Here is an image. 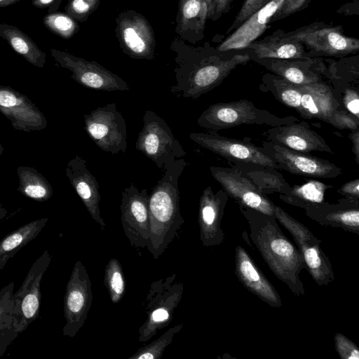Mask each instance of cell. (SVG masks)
Masks as SVG:
<instances>
[{
    "label": "cell",
    "instance_id": "5b68a950",
    "mask_svg": "<svg viewBox=\"0 0 359 359\" xmlns=\"http://www.w3.org/2000/svg\"><path fill=\"white\" fill-rule=\"evenodd\" d=\"M174 273L151 283L144 301L147 319L138 330L140 342H147L170 325L184 292L183 283Z\"/></svg>",
    "mask_w": 359,
    "mask_h": 359
},
{
    "label": "cell",
    "instance_id": "ba28073f",
    "mask_svg": "<svg viewBox=\"0 0 359 359\" xmlns=\"http://www.w3.org/2000/svg\"><path fill=\"white\" fill-rule=\"evenodd\" d=\"M274 215L292 236L300 251L306 270L319 286L329 285L334 280L331 262L322 250L321 241L304 224L275 205Z\"/></svg>",
    "mask_w": 359,
    "mask_h": 359
},
{
    "label": "cell",
    "instance_id": "f35d334b",
    "mask_svg": "<svg viewBox=\"0 0 359 359\" xmlns=\"http://www.w3.org/2000/svg\"><path fill=\"white\" fill-rule=\"evenodd\" d=\"M100 0H68L65 13L76 22H84L99 7Z\"/></svg>",
    "mask_w": 359,
    "mask_h": 359
},
{
    "label": "cell",
    "instance_id": "4316f807",
    "mask_svg": "<svg viewBox=\"0 0 359 359\" xmlns=\"http://www.w3.org/2000/svg\"><path fill=\"white\" fill-rule=\"evenodd\" d=\"M299 86L302 90L299 115L304 118H317L328 123L340 105L331 88L321 81Z\"/></svg>",
    "mask_w": 359,
    "mask_h": 359
},
{
    "label": "cell",
    "instance_id": "816d5d0a",
    "mask_svg": "<svg viewBox=\"0 0 359 359\" xmlns=\"http://www.w3.org/2000/svg\"><path fill=\"white\" fill-rule=\"evenodd\" d=\"M20 0H0V7H6L8 6H11Z\"/></svg>",
    "mask_w": 359,
    "mask_h": 359
},
{
    "label": "cell",
    "instance_id": "30bf717a",
    "mask_svg": "<svg viewBox=\"0 0 359 359\" xmlns=\"http://www.w3.org/2000/svg\"><path fill=\"white\" fill-rule=\"evenodd\" d=\"M91 282L87 269L78 260L67 282L64 296L63 310L66 323L63 335L74 337L83 326L93 302Z\"/></svg>",
    "mask_w": 359,
    "mask_h": 359
},
{
    "label": "cell",
    "instance_id": "c3c4849f",
    "mask_svg": "<svg viewBox=\"0 0 359 359\" xmlns=\"http://www.w3.org/2000/svg\"><path fill=\"white\" fill-rule=\"evenodd\" d=\"M337 13L344 15H359V1L354 0L348 3L343 4L337 11Z\"/></svg>",
    "mask_w": 359,
    "mask_h": 359
},
{
    "label": "cell",
    "instance_id": "ac0fdd59",
    "mask_svg": "<svg viewBox=\"0 0 359 359\" xmlns=\"http://www.w3.org/2000/svg\"><path fill=\"white\" fill-rule=\"evenodd\" d=\"M0 112L19 131H39L47 126L41 110L28 97L10 86L0 85Z\"/></svg>",
    "mask_w": 359,
    "mask_h": 359
},
{
    "label": "cell",
    "instance_id": "7402d4cb",
    "mask_svg": "<svg viewBox=\"0 0 359 359\" xmlns=\"http://www.w3.org/2000/svg\"><path fill=\"white\" fill-rule=\"evenodd\" d=\"M66 175L91 217L104 230L106 224L101 217L100 209L99 184L88 170L86 161L75 156L67 165Z\"/></svg>",
    "mask_w": 359,
    "mask_h": 359
},
{
    "label": "cell",
    "instance_id": "d590c367",
    "mask_svg": "<svg viewBox=\"0 0 359 359\" xmlns=\"http://www.w3.org/2000/svg\"><path fill=\"white\" fill-rule=\"evenodd\" d=\"M104 283L111 301L115 304L118 303L123 297L126 286L123 268L117 259H110L106 265Z\"/></svg>",
    "mask_w": 359,
    "mask_h": 359
},
{
    "label": "cell",
    "instance_id": "52a82bcc",
    "mask_svg": "<svg viewBox=\"0 0 359 359\" xmlns=\"http://www.w3.org/2000/svg\"><path fill=\"white\" fill-rule=\"evenodd\" d=\"M135 148L163 170L168 164L186 155L165 121L149 109L144 112L143 126Z\"/></svg>",
    "mask_w": 359,
    "mask_h": 359
},
{
    "label": "cell",
    "instance_id": "7dc6e473",
    "mask_svg": "<svg viewBox=\"0 0 359 359\" xmlns=\"http://www.w3.org/2000/svg\"><path fill=\"white\" fill-rule=\"evenodd\" d=\"M63 0H32V5L40 9L48 8V13L56 12Z\"/></svg>",
    "mask_w": 359,
    "mask_h": 359
},
{
    "label": "cell",
    "instance_id": "4fadbf2b",
    "mask_svg": "<svg viewBox=\"0 0 359 359\" xmlns=\"http://www.w3.org/2000/svg\"><path fill=\"white\" fill-rule=\"evenodd\" d=\"M189 137L202 147L237 165H248L280 170L262 147L248 142L221 136L217 133H191Z\"/></svg>",
    "mask_w": 359,
    "mask_h": 359
},
{
    "label": "cell",
    "instance_id": "8d00e7d4",
    "mask_svg": "<svg viewBox=\"0 0 359 359\" xmlns=\"http://www.w3.org/2000/svg\"><path fill=\"white\" fill-rule=\"evenodd\" d=\"M183 327V323L177 324L151 343L144 346L128 359H160L165 348L172 343L175 335Z\"/></svg>",
    "mask_w": 359,
    "mask_h": 359
},
{
    "label": "cell",
    "instance_id": "9c48e42d",
    "mask_svg": "<svg viewBox=\"0 0 359 359\" xmlns=\"http://www.w3.org/2000/svg\"><path fill=\"white\" fill-rule=\"evenodd\" d=\"M84 128L102 151L117 154L127 150L126 123L115 103L99 107L84 114Z\"/></svg>",
    "mask_w": 359,
    "mask_h": 359
},
{
    "label": "cell",
    "instance_id": "2e32d148",
    "mask_svg": "<svg viewBox=\"0 0 359 359\" xmlns=\"http://www.w3.org/2000/svg\"><path fill=\"white\" fill-rule=\"evenodd\" d=\"M210 172L224 191L240 206L275 216L273 204L238 168L211 166Z\"/></svg>",
    "mask_w": 359,
    "mask_h": 359
},
{
    "label": "cell",
    "instance_id": "681fc988",
    "mask_svg": "<svg viewBox=\"0 0 359 359\" xmlns=\"http://www.w3.org/2000/svg\"><path fill=\"white\" fill-rule=\"evenodd\" d=\"M349 138L351 140L353 143V152L355 156L356 162L359 163V131L358 130H354L351 133L348 135Z\"/></svg>",
    "mask_w": 359,
    "mask_h": 359
},
{
    "label": "cell",
    "instance_id": "7a4b0ae2",
    "mask_svg": "<svg viewBox=\"0 0 359 359\" xmlns=\"http://www.w3.org/2000/svg\"><path fill=\"white\" fill-rule=\"evenodd\" d=\"M240 206V205H239ZM250 227V237L274 275L295 295H304L300 273L306 269L297 248L284 235L275 216L240 206Z\"/></svg>",
    "mask_w": 359,
    "mask_h": 359
},
{
    "label": "cell",
    "instance_id": "f5cc1de1",
    "mask_svg": "<svg viewBox=\"0 0 359 359\" xmlns=\"http://www.w3.org/2000/svg\"><path fill=\"white\" fill-rule=\"evenodd\" d=\"M7 213V210L3 206L0 201V222L6 217Z\"/></svg>",
    "mask_w": 359,
    "mask_h": 359
},
{
    "label": "cell",
    "instance_id": "e0dca14e",
    "mask_svg": "<svg viewBox=\"0 0 359 359\" xmlns=\"http://www.w3.org/2000/svg\"><path fill=\"white\" fill-rule=\"evenodd\" d=\"M262 148L279 169L294 175L307 177L335 178L342 172L340 168L325 159L270 142H264Z\"/></svg>",
    "mask_w": 359,
    "mask_h": 359
},
{
    "label": "cell",
    "instance_id": "44dd1931",
    "mask_svg": "<svg viewBox=\"0 0 359 359\" xmlns=\"http://www.w3.org/2000/svg\"><path fill=\"white\" fill-rule=\"evenodd\" d=\"M304 210L306 216L320 225L359 235V198L346 197L336 204L323 201Z\"/></svg>",
    "mask_w": 359,
    "mask_h": 359
},
{
    "label": "cell",
    "instance_id": "277c9868",
    "mask_svg": "<svg viewBox=\"0 0 359 359\" xmlns=\"http://www.w3.org/2000/svg\"><path fill=\"white\" fill-rule=\"evenodd\" d=\"M298 121L292 116L279 117L257 108L247 100L212 104L197 120L198 126L210 130H219L242 125L256 124L272 127Z\"/></svg>",
    "mask_w": 359,
    "mask_h": 359
},
{
    "label": "cell",
    "instance_id": "74e56055",
    "mask_svg": "<svg viewBox=\"0 0 359 359\" xmlns=\"http://www.w3.org/2000/svg\"><path fill=\"white\" fill-rule=\"evenodd\" d=\"M43 24L54 34L69 39L79 30L77 22L66 13L54 12L46 14L43 18Z\"/></svg>",
    "mask_w": 359,
    "mask_h": 359
},
{
    "label": "cell",
    "instance_id": "1f68e13d",
    "mask_svg": "<svg viewBox=\"0 0 359 359\" xmlns=\"http://www.w3.org/2000/svg\"><path fill=\"white\" fill-rule=\"evenodd\" d=\"M13 294V282L0 290V358L19 334L14 325Z\"/></svg>",
    "mask_w": 359,
    "mask_h": 359
},
{
    "label": "cell",
    "instance_id": "7c38bea8",
    "mask_svg": "<svg viewBox=\"0 0 359 359\" xmlns=\"http://www.w3.org/2000/svg\"><path fill=\"white\" fill-rule=\"evenodd\" d=\"M115 34L123 52L133 59L154 60L156 36L149 22L140 13L125 11L115 20Z\"/></svg>",
    "mask_w": 359,
    "mask_h": 359
},
{
    "label": "cell",
    "instance_id": "b9f144b4",
    "mask_svg": "<svg viewBox=\"0 0 359 359\" xmlns=\"http://www.w3.org/2000/svg\"><path fill=\"white\" fill-rule=\"evenodd\" d=\"M312 0H283L271 20V23L282 20L308 7Z\"/></svg>",
    "mask_w": 359,
    "mask_h": 359
},
{
    "label": "cell",
    "instance_id": "cb8c5ba5",
    "mask_svg": "<svg viewBox=\"0 0 359 359\" xmlns=\"http://www.w3.org/2000/svg\"><path fill=\"white\" fill-rule=\"evenodd\" d=\"M264 66L274 74L297 85H306L320 81V74L325 68L322 57L309 59H271L252 60Z\"/></svg>",
    "mask_w": 359,
    "mask_h": 359
},
{
    "label": "cell",
    "instance_id": "836d02e7",
    "mask_svg": "<svg viewBox=\"0 0 359 359\" xmlns=\"http://www.w3.org/2000/svg\"><path fill=\"white\" fill-rule=\"evenodd\" d=\"M263 84L280 102L294 109L298 113L301 110L302 90L299 85L292 83L276 74L263 76Z\"/></svg>",
    "mask_w": 359,
    "mask_h": 359
},
{
    "label": "cell",
    "instance_id": "5bb4252c",
    "mask_svg": "<svg viewBox=\"0 0 359 359\" xmlns=\"http://www.w3.org/2000/svg\"><path fill=\"white\" fill-rule=\"evenodd\" d=\"M50 53L60 66L72 72L74 81L86 88L109 92L130 90L126 81L95 61L55 48H51Z\"/></svg>",
    "mask_w": 359,
    "mask_h": 359
},
{
    "label": "cell",
    "instance_id": "603a6c76",
    "mask_svg": "<svg viewBox=\"0 0 359 359\" xmlns=\"http://www.w3.org/2000/svg\"><path fill=\"white\" fill-rule=\"evenodd\" d=\"M235 272L244 287L269 306L274 308L282 306V300L277 290L262 273L241 246L235 250Z\"/></svg>",
    "mask_w": 359,
    "mask_h": 359
},
{
    "label": "cell",
    "instance_id": "9a60e30c",
    "mask_svg": "<svg viewBox=\"0 0 359 359\" xmlns=\"http://www.w3.org/2000/svg\"><path fill=\"white\" fill-rule=\"evenodd\" d=\"M149 198L147 189L139 191L133 183L122 191L120 210L123 229L130 245L137 248H147L149 240Z\"/></svg>",
    "mask_w": 359,
    "mask_h": 359
},
{
    "label": "cell",
    "instance_id": "bcb514c9",
    "mask_svg": "<svg viewBox=\"0 0 359 359\" xmlns=\"http://www.w3.org/2000/svg\"><path fill=\"white\" fill-rule=\"evenodd\" d=\"M233 0H213V15L212 20H218L223 14L226 13L231 8Z\"/></svg>",
    "mask_w": 359,
    "mask_h": 359
},
{
    "label": "cell",
    "instance_id": "f907efd6",
    "mask_svg": "<svg viewBox=\"0 0 359 359\" xmlns=\"http://www.w3.org/2000/svg\"><path fill=\"white\" fill-rule=\"evenodd\" d=\"M207 5L208 15L207 19L212 20L213 15V0H203Z\"/></svg>",
    "mask_w": 359,
    "mask_h": 359
},
{
    "label": "cell",
    "instance_id": "60d3db41",
    "mask_svg": "<svg viewBox=\"0 0 359 359\" xmlns=\"http://www.w3.org/2000/svg\"><path fill=\"white\" fill-rule=\"evenodd\" d=\"M335 348L341 359H358L359 349L351 340L341 333L334 336Z\"/></svg>",
    "mask_w": 359,
    "mask_h": 359
},
{
    "label": "cell",
    "instance_id": "4dcf8cb0",
    "mask_svg": "<svg viewBox=\"0 0 359 359\" xmlns=\"http://www.w3.org/2000/svg\"><path fill=\"white\" fill-rule=\"evenodd\" d=\"M19 179L18 191L27 198L38 202L49 200L53 188L46 178L36 169L25 165L17 168Z\"/></svg>",
    "mask_w": 359,
    "mask_h": 359
},
{
    "label": "cell",
    "instance_id": "f546056e",
    "mask_svg": "<svg viewBox=\"0 0 359 359\" xmlns=\"http://www.w3.org/2000/svg\"><path fill=\"white\" fill-rule=\"evenodd\" d=\"M0 36L31 65L42 68L46 64V54L36 43L18 27L0 23Z\"/></svg>",
    "mask_w": 359,
    "mask_h": 359
},
{
    "label": "cell",
    "instance_id": "f1b7e54d",
    "mask_svg": "<svg viewBox=\"0 0 359 359\" xmlns=\"http://www.w3.org/2000/svg\"><path fill=\"white\" fill-rule=\"evenodd\" d=\"M47 222V217L35 219L20 226L0 240V271L20 250L39 234Z\"/></svg>",
    "mask_w": 359,
    "mask_h": 359
},
{
    "label": "cell",
    "instance_id": "ee69618b",
    "mask_svg": "<svg viewBox=\"0 0 359 359\" xmlns=\"http://www.w3.org/2000/svg\"><path fill=\"white\" fill-rule=\"evenodd\" d=\"M342 103L347 111L359 119V94L357 90L346 88Z\"/></svg>",
    "mask_w": 359,
    "mask_h": 359
},
{
    "label": "cell",
    "instance_id": "6da1fadb",
    "mask_svg": "<svg viewBox=\"0 0 359 359\" xmlns=\"http://www.w3.org/2000/svg\"><path fill=\"white\" fill-rule=\"evenodd\" d=\"M170 48L175 53L177 64L176 83L170 90L194 100L218 86L238 66L251 60L245 49L223 51L208 42L194 47L180 37L173 39Z\"/></svg>",
    "mask_w": 359,
    "mask_h": 359
},
{
    "label": "cell",
    "instance_id": "ffe728a7",
    "mask_svg": "<svg viewBox=\"0 0 359 359\" xmlns=\"http://www.w3.org/2000/svg\"><path fill=\"white\" fill-rule=\"evenodd\" d=\"M268 142L292 150L306 153L318 151L333 154L325 140L304 121L272 127L267 130Z\"/></svg>",
    "mask_w": 359,
    "mask_h": 359
},
{
    "label": "cell",
    "instance_id": "d4e9b609",
    "mask_svg": "<svg viewBox=\"0 0 359 359\" xmlns=\"http://www.w3.org/2000/svg\"><path fill=\"white\" fill-rule=\"evenodd\" d=\"M283 0H271L248 18L219 45V50H242L262 34Z\"/></svg>",
    "mask_w": 359,
    "mask_h": 359
},
{
    "label": "cell",
    "instance_id": "8fae6325",
    "mask_svg": "<svg viewBox=\"0 0 359 359\" xmlns=\"http://www.w3.org/2000/svg\"><path fill=\"white\" fill-rule=\"evenodd\" d=\"M51 259V255L45 250L33 263L20 287L13 294L14 325L19 334L39 316L41 283Z\"/></svg>",
    "mask_w": 359,
    "mask_h": 359
},
{
    "label": "cell",
    "instance_id": "8992f818",
    "mask_svg": "<svg viewBox=\"0 0 359 359\" xmlns=\"http://www.w3.org/2000/svg\"><path fill=\"white\" fill-rule=\"evenodd\" d=\"M279 30L283 36L300 42L312 57H344L359 50V40L346 36L341 25L315 22L290 32Z\"/></svg>",
    "mask_w": 359,
    "mask_h": 359
},
{
    "label": "cell",
    "instance_id": "d6986e66",
    "mask_svg": "<svg viewBox=\"0 0 359 359\" xmlns=\"http://www.w3.org/2000/svg\"><path fill=\"white\" fill-rule=\"evenodd\" d=\"M229 198L223 189L214 192L208 186L199 199L198 225L200 239L204 247L217 246L224 240L221 222Z\"/></svg>",
    "mask_w": 359,
    "mask_h": 359
},
{
    "label": "cell",
    "instance_id": "484cf974",
    "mask_svg": "<svg viewBox=\"0 0 359 359\" xmlns=\"http://www.w3.org/2000/svg\"><path fill=\"white\" fill-rule=\"evenodd\" d=\"M245 49L250 60L271 59H309L312 57L299 41L283 36L278 29L271 35L255 40Z\"/></svg>",
    "mask_w": 359,
    "mask_h": 359
},
{
    "label": "cell",
    "instance_id": "d6a6232c",
    "mask_svg": "<svg viewBox=\"0 0 359 359\" xmlns=\"http://www.w3.org/2000/svg\"><path fill=\"white\" fill-rule=\"evenodd\" d=\"M332 186L318 180H309L298 186L291 187V189L285 194H280V199L283 202L305 209L311 205L324 201L325 194Z\"/></svg>",
    "mask_w": 359,
    "mask_h": 359
},
{
    "label": "cell",
    "instance_id": "e575fe53",
    "mask_svg": "<svg viewBox=\"0 0 359 359\" xmlns=\"http://www.w3.org/2000/svg\"><path fill=\"white\" fill-rule=\"evenodd\" d=\"M241 170L265 195L273 193L285 194L291 189V186L276 169L261 167L252 170Z\"/></svg>",
    "mask_w": 359,
    "mask_h": 359
},
{
    "label": "cell",
    "instance_id": "3957f363",
    "mask_svg": "<svg viewBox=\"0 0 359 359\" xmlns=\"http://www.w3.org/2000/svg\"><path fill=\"white\" fill-rule=\"evenodd\" d=\"M187 163L178 158L168 164L149 198L150 235L149 252L158 259L184 223L180 210L178 180Z\"/></svg>",
    "mask_w": 359,
    "mask_h": 359
},
{
    "label": "cell",
    "instance_id": "ab89813d",
    "mask_svg": "<svg viewBox=\"0 0 359 359\" xmlns=\"http://www.w3.org/2000/svg\"><path fill=\"white\" fill-rule=\"evenodd\" d=\"M271 0H245L239 12L236 15L231 25L228 28L226 34H229L240 27L248 18L265 6Z\"/></svg>",
    "mask_w": 359,
    "mask_h": 359
},
{
    "label": "cell",
    "instance_id": "f6af8a7d",
    "mask_svg": "<svg viewBox=\"0 0 359 359\" xmlns=\"http://www.w3.org/2000/svg\"><path fill=\"white\" fill-rule=\"evenodd\" d=\"M339 192L346 197L359 198V180L356 178L347 182L341 187Z\"/></svg>",
    "mask_w": 359,
    "mask_h": 359
},
{
    "label": "cell",
    "instance_id": "83f0119b",
    "mask_svg": "<svg viewBox=\"0 0 359 359\" xmlns=\"http://www.w3.org/2000/svg\"><path fill=\"white\" fill-rule=\"evenodd\" d=\"M207 15L203 0H180L175 27L178 37L192 44L203 39Z\"/></svg>",
    "mask_w": 359,
    "mask_h": 359
},
{
    "label": "cell",
    "instance_id": "db71d44e",
    "mask_svg": "<svg viewBox=\"0 0 359 359\" xmlns=\"http://www.w3.org/2000/svg\"><path fill=\"white\" fill-rule=\"evenodd\" d=\"M3 151H4V147L1 145V144L0 143V156L2 154Z\"/></svg>",
    "mask_w": 359,
    "mask_h": 359
},
{
    "label": "cell",
    "instance_id": "7bdbcfd3",
    "mask_svg": "<svg viewBox=\"0 0 359 359\" xmlns=\"http://www.w3.org/2000/svg\"><path fill=\"white\" fill-rule=\"evenodd\" d=\"M328 123L339 129L358 130L359 119L343 109H337L330 118Z\"/></svg>",
    "mask_w": 359,
    "mask_h": 359
}]
</instances>
